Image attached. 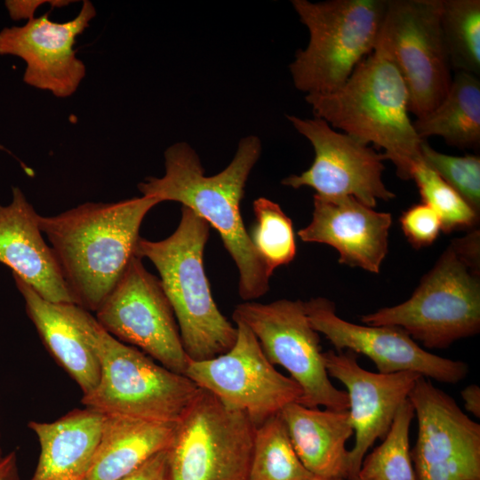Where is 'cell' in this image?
I'll use <instances>...</instances> for the list:
<instances>
[{
  "mask_svg": "<svg viewBox=\"0 0 480 480\" xmlns=\"http://www.w3.org/2000/svg\"><path fill=\"white\" fill-rule=\"evenodd\" d=\"M401 228L408 242L414 248L431 245L442 230L441 220L428 204H414L400 217Z\"/></svg>",
  "mask_w": 480,
  "mask_h": 480,
  "instance_id": "4dcf8cb0",
  "label": "cell"
},
{
  "mask_svg": "<svg viewBox=\"0 0 480 480\" xmlns=\"http://www.w3.org/2000/svg\"><path fill=\"white\" fill-rule=\"evenodd\" d=\"M415 413L406 399L399 407L392 425L380 445L366 453L357 478L361 480H417L409 441Z\"/></svg>",
  "mask_w": 480,
  "mask_h": 480,
  "instance_id": "4316f807",
  "label": "cell"
},
{
  "mask_svg": "<svg viewBox=\"0 0 480 480\" xmlns=\"http://www.w3.org/2000/svg\"><path fill=\"white\" fill-rule=\"evenodd\" d=\"M315 117L332 128L384 150L396 175L412 179L420 161L421 143L409 116L408 92L396 66L379 46L354 69L337 90L307 94Z\"/></svg>",
  "mask_w": 480,
  "mask_h": 480,
  "instance_id": "3957f363",
  "label": "cell"
},
{
  "mask_svg": "<svg viewBox=\"0 0 480 480\" xmlns=\"http://www.w3.org/2000/svg\"><path fill=\"white\" fill-rule=\"evenodd\" d=\"M464 401L465 410L476 418H480V388L476 384H471L464 388L460 392Z\"/></svg>",
  "mask_w": 480,
  "mask_h": 480,
  "instance_id": "836d02e7",
  "label": "cell"
},
{
  "mask_svg": "<svg viewBox=\"0 0 480 480\" xmlns=\"http://www.w3.org/2000/svg\"><path fill=\"white\" fill-rule=\"evenodd\" d=\"M1 439H2V435H1V430H0V462L1 460L4 459V452H3V448H2V444H1Z\"/></svg>",
  "mask_w": 480,
  "mask_h": 480,
  "instance_id": "d590c367",
  "label": "cell"
},
{
  "mask_svg": "<svg viewBox=\"0 0 480 480\" xmlns=\"http://www.w3.org/2000/svg\"><path fill=\"white\" fill-rule=\"evenodd\" d=\"M97 322L124 343L138 347L164 367L185 375L190 359L158 277L134 256L96 310Z\"/></svg>",
  "mask_w": 480,
  "mask_h": 480,
  "instance_id": "7c38bea8",
  "label": "cell"
},
{
  "mask_svg": "<svg viewBox=\"0 0 480 480\" xmlns=\"http://www.w3.org/2000/svg\"><path fill=\"white\" fill-rule=\"evenodd\" d=\"M95 16L92 3L84 0L78 14L68 21H52L47 12L28 20L24 26L4 28L0 31V55H13L25 61L23 81L27 84L57 98L70 97L86 74L74 45Z\"/></svg>",
  "mask_w": 480,
  "mask_h": 480,
  "instance_id": "2e32d148",
  "label": "cell"
},
{
  "mask_svg": "<svg viewBox=\"0 0 480 480\" xmlns=\"http://www.w3.org/2000/svg\"><path fill=\"white\" fill-rule=\"evenodd\" d=\"M479 231L456 238L403 303L361 317L396 326L427 348L442 349L480 331Z\"/></svg>",
  "mask_w": 480,
  "mask_h": 480,
  "instance_id": "8992f818",
  "label": "cell"
},
{
  "mask_svg": "<svg viewBox=\"0 0 480 480\" xmlns=\"http://www.w3.org/2000/svg\"><path fill=\"white\" fill-rule=\"evenodd\" d=\"M89 480H120L170 445L176 423L104 414Z\"/></svg>",
  "mask_w": 480,
  "mask_h": 480,
  "instance_id": "7402d4cb",
  "label": "cell"
},
{
  "mask_svg": "<svg viewBox=\"0 0 480 480\" xmlns=\"http://www.w3.org/2000/svg\"><path fill=\"white\" fill-rule=\"evenodd\" d=\"M408 399L418 421L411 450L417 480H480V424L422 376Z\"/></svg>",
  "mask_w": 480,
  "mask_h": 480,
  "instance_id": "4fadbf2b",
  "label": "cell"
},
{
  "mask_svg": "<svg viewBox=\"0 0 480 480\" xmlns=\"http://www.w3.org/2000/svg\"><path fill=\"white\" fill-rule=\"evenodd\" d=\"M256 222L250 238L268 274L295 257L292 222L278 204L260 197L253 202Z\"/></svg>",
  "mask_w": 480,
  "mask_h": 480,
  "instance_id": "83f0119b",
  "label": "cell"
},
{
  "mask_svg": "<svg viewBox=\"0 0 480 480\" xmlns=\"http://www.w3.org/2000/svg\"><path fill=\"white\" fill-rule=\"evenodd\" d=\"M278 414L296 454L315 477L348 480L346 443L354 430L348 410H321L294 402Z\"/></svg>",
  "mask_w": 480,
  "mask_h": 480,
  "instance_id": "ffe728a7",
  "label": "cell"
},
{
  "mask_svg": "<svg viewBox=\"0 0 480 480\" xmlns=\"http://www.w3.org/2000/svg\"><path fill=\"white\" fill-rule=\"evenodd\" d=\"M98 358L97 386L81 402L104 414L176 423L199 392L187 376L154 362L108 333L88 310L61 304Z\"/></svg>",
  "mask_w": 480,
  "mask_h": 480,
  "instance_id": "277c9868",
  "label": "cell"
},
{
  "mask_svg": "<svg viewBox=\"0 0 480 480\" xmlns=\"http://www.w3.org/2000/svg\"><path fill=\"white\" fill-rule=\"evenodd\" d=\"M74 1L67 0H36V1H20L7 0L4 4L7 8L10 17L13 20L22 19L31 20L34 18V13L37 8L44 4H50L52 7H62L73 3Z\"/></svg>",
  "mask_w": 480,
  "mask_h": 480,
  "instance_id": "d6a6232c",
  "label": "cell"
},
{
  "mask_svg": "<svg viewBox=\"0 0 480 480\" xmlns=\"http://www.w3.org/2000/svg\"><path fill=\"white\" fill-rule=\"evenodd\" d=\"M0 480H20L17 453L12 451L0 462Z\"/></svg>",
  "mask_w": 480,
  "mask_h": 480,
  "instance_id": "e575fe53",
  "label": "cell"
},
{
  "mask_svg": "<svg viewBox=\"0 0 480 480\" xmlns=\"http://www.w3.org/2000/svg\"><path fill=\"white\" fill-rule=\"evenodd\" d=\"M287 119L311 143L315 158L308 170L284 178L283 185L295 189L309 187L326 197L350 196L372 208L379 200L396 196L382 180L383 154L336 132L321 118L287 116Z\"/></svg>",
  "mask_w": 480,
  "mask_h": 480,
  "instance_id": "5bb4252c",
  "label": "cell"
},
{
  "mask_svg": "<svg viewBox=\"0 0 480 480\" xmlns=\"http://www.w3.org/2000/svg\"><path fill=\"white\" fill-rule=\"evenodd\" d=\"M260 154V139L244 137L229 164L206 176L196 150L187 142H177L164 151V175L148 177L138 184L142 196L160 203L179 202L219 232L238 269V293L247 301L269 289L270 276L245 229L240 210L246 181Z\"/></svg>",
  "mask_w": 480,
  "mask_h": 480,
  "instance_id": "6da1fadb",
  "label": "cell"
},
{
  "mask_svg": "<svg viewBox=\"0 0 480 480\" xmlns=\"http://www.w3.org/2000/svg\"><path fill=\"white\" fill-rule=\"evenodd\" d=\"M235 323L237 336L232 348L207 360H190L185 376L258 427L285 405L300 403L302 390L269 362L252 331Z\"/></svg>",
  "mask_w": 480,
  "mask_h": 480,
  "instance_id": "8fae6325",
  "label": "cell"
},
{
  "mask_svg": "<svg viewBox=\"0 0 480 480\" xmlns=\"http://www.w3.org/2000/svg\"><path fill=\"white\" fill-rule=\"evenodd\" d=\"M423 162L451 185L479 214L480 157L476 155L450 156L421 143Z\"/></svg>",
  "mask_w": 480,
  "mask_h": 480,
  "instance_id": "f546056e",
  "label": "cell"
},
{
  "mask_svg": "<svg viewBox=\"0 0 480 480\" xmlns=\"http://www.w3.org/2000/svg\"><path fill=\"white\" fill-rule=\"evenodd\" d=\"M388 0H292L309 33L290 72L297 90L324 94L340 88L377 44Z\"/></svg>",
  "mask_w": 480,
  "mask_h": 480,
  "instance_id": "52a82bcc",
  "label": "cell"
},
{
  "mask_svg": "<svg viewBox=\"0 0 480 480\" xmlns=\"http://www.w3.org/2000/svg\"><path fill=\"white\" fill-rule=\"evenodd\" d=\"M440 28L451 68L480 75V1L442 0Z\"/></svg>",
  "mask_w": 480,
  "mask_h": 480,
  "instance_id": "484cf974",
  "label": "cell"
},
{
  "mask_svg": "<svg viewBox=\"0 0 480 480\" xmlns=\"http://www.w3.org/2000/svg\"><path fill=\"white\" fill-rule=\"evenodd\" d=\"M255 429L245 413L200 388L165 450L169 480H247Z\"/></svg>",
  "mask_w": 480,
  "mask_h": 480,
  "instance_id": "ba28073f",
  "label": "cell"
},
{
  "mask_svg": "<svg viewBox=\"0 0 480 480\" xmlns=\"http://www.w3.org/2000/svg\"><path fill=\"white\" fill-rule=\"evenodd\" d=\"M120 480H169L165 451L155 454Z\"/></svg>",
  "mask_w": 480,
  "mask_h": 480,
  "instance_id": "1f68e13d",
  "label": "cell"
},
{
  "mask_svg": "<svg viewBox=\"0 0 480 480\" xmlns=\"http://www.w3.org/2000/svg\"><path fill=\"white\" fill-rule=\"evenodd\" d=\"M26 311L47 350L76 382L83 396L92 392L100 376L97 356L61 304L42 298L30 285L12 276Z\"/></svg>",
  "mask_w": 480,
  "mask_h": 480,
  "instance_id": "603a6c76",
  "label": "cell"
},
{
  "mask_svg": "<svg viewBox=\"0 0 480 480\" xmlns=\"http://www.w3.org/2000/svg\"><path fill=\"white\" fill-rule=\"evenodd\" d=\"M412 179L415 180L422 203L438 215L442 231L447 234L476 225L479 214L423 160L414 166Z\"/></svg>",
  "mask_w": 480,
  "mask_h": 480,
  "instance_id": "f1b7e54d",
  "label": "cell"
},
{
  "mask_svg": "<svg viewBox=\"0 0 480 480\" xmlns=\"http://www.w3.org/2000/svg\"><path fill=\"white\" fill-rule=\"evenodd\" d=\"M0 150H6L8 151L4 146L0 145Z\"/></svg>",
  "mask_w": 480,
  "mask_h": 480,
  "instance_id": "74e56055",
  "label": "cell"
},
{
  "mask_svg": "<svg viewBox=\"0 0 480 480\" xmlns=\"http://www.w3.org/2000/svg\"><path fill=\"white\" fill-rule=\"evenodd\" d=\"M304 307L312 327L324 334L336 351L366 356L380 373L410 372L446 384H457L468 373L466 363L427 351L399 327L346 321L336 314L334 304L323 297L310 299Z\"/></svg>",
  "mask_w": 480,
  "mask_h": 480,
  "instance_id": "9a60e30c",
  "label": "cell"
},
{
  "mask_svg": "<svg viewBox=\"0 0 480 480\" xmlns=\"http://www.w3.org/2000/svg\"><path fill=\"white\" fill-rule=\"evenodd\" d=\"M442 0H388L377 46L399 70L409 113L420 118L445 97L452 76L440 28Z\"/></svg>",
  "mask_w": 480,
  "mask_h": 480,
  "instance_id": "30bf717a",
  "label": "cell"
},
{
  "mask_svg": "<svg viewBox=\"0 0 480 480\" xmlns=\"http://www.w3.org/2000/svg\"><path fill=\"white\" fill-rule=\"evenodd\" d=\"M328 375L347 388L348 413L355 434L349 450V476L354 480L363 459L377 439L388 432L401 404L420 375L410 372L380 373L361 367L350 350L324 352Z\"/></svg>",
  "mask_w": 480,
  "mask_h": 480,
  "instance_id": "e0dca14e",
  "label": "cell"
},
{
  "mask_svg": "<svg viewBox=\"0 0 480 480\" xmlns=\"http://www.w3.org/2000/svg\"><path fill=\"white\" fill-rule=\"evenodd\" d=\"M276 414L256 427L247 480H314Z\"/></svg>",
  "mask_w": 480,
  "mask_h": 480,
  "instance_id": "d4e9b609",
  "label": "cell"
},
{
  "mask_svg": "<svg viewBox=\"0 0 480 480\" xmlns=\"http://www.w3.org/2000/svg\"><path fill=\"white\" fill-rule=\"evenodd\" d=\"M39 214L21 189L12 188L10 204H0V262L44 300L77 305L52 247L44 240Z\"/></svg>",
  "mask_w": 480,
  "mask_h": 480,
  "instance_id": "d6986e66",
  "label": "cell"
},
{
  "mask_svg": "<svg viewBox=\"0 0 480 480\" xmlns=\"http://www.w3.org/2000/svg\"><path fill=\"white\" fill-rule=\"evenodd\" d=\"M354 480H361V479H359V478L356 477V478H355Z\"/></svg>",
  "mask_w": 480,
  "mask_h": 480,
  "instance_id": "f35d334b",
  "label": "cell"
},
{
  "mask_svg": "<svg viewBox=\"0 0 480 480\" xmlns=\"http://www.w3.org/2000/svg\"><path fill=\"white\" fill-rule=\"evenodd\" d=\"M232 318L244 324L269 362L284 368L300 386L302 397L299 404L348 410L347 392L337 388L329 378L319 334L310 324L303 301H246L236 307Z\"/></svg>",
  "mask_w": 480,
  "mask_h": 480,
  "instance_id": "9c48e42d",
  "label": "cell"
},
{
  "mask_svg": "<svg viewBox=\"0 0 480 480\" xmlns=\"http://www.w3.org/2000/svg\"><path fill=\"white\" fill-rule=\"evenodd\" d=\"M314 480H341V479H323V478L315 477Z\"/></svg>",
  "mask_w": 480,
  "mask_h": 480,
  "instance_id": "8d00e7d4",
  "label": "cell"
},
{
  "mask_svg": "<svg viewBox=\"0 0 480 480\" xmlns=\"http://www.w3.org/2000/svg\"><path fill=\"white\" fill-rule=\"evenodd\" d=\"M159 203L142 196L85 203L52 217L39 215V228L77 306L96 312L136 256L142 220Z\"/></svg>",
  "mask_w": 480,
  "mask_h": 480,
  "instance_id": "7a4b0ae2",
  "label": "cell"
},
{
  "mask_svg": "<svg viewBox=\"0 0 480 480\" xmlns=\"http://www.w3.org/2000/svg\"><path fill=\"white\" fill-rule=\"evenodd\" d=\"M103 417V413L84 407L52 422L29 421L28 427L40 446L30 480H89Z\"/></svg>",
  "mask_w": 480,
  "mask_h": 480,
  "instance_id": "44dd1931",
  "label": "cell"
},
{
  "mask_svg": "<svg viewBox=\"0 0 480 480\" xmlns=\"http://www.w3.org/2000/svg\"><path fill=\"white\" fill-rule=\"evenodd\" d=\"M210 225L192 210L181 207L175 231L167 238L140 237L135 255L148 259L157 269L172 308L183 348L192 361L226 353L234 345L236 326L218 308L204 268V250Z\"/></svg>",
  "mask_w": 480,
  "mask_h": 480,
  "instance_id": "5b68a950",
  "label": "cell"
},
{
  "mask_svg": "<svg viewBox=\"0 0 480 480\" xmlns=\"http://www.w3.org/2000/svg\"><path fill=\"white\" fill-rule=\"evenodd\" d=\"M420 139L440 136L450 146L476 149L480 146V81L457 72L443 100L428 114L412 122Z\"/></svg>",
  "mask_w": 480,
  "mask_h": 480,
  "instance_id": "cb8c5ba5",
  "label": "cell"
},
{
  "mask_svg": "<svg viewBox=\"0 0 480 480\" xmlns=\"http://www.w3.org/2000/svg\"><path fill=\"white\" fill-rule=\"evenodd\" d=\"M313 205L311 222L299 230L300 238L333 247L341 264L378 274L388 253L391 214L350 196L315 194Z\"/></svg>",
  "mask_w": 480,
  "mask_h": 480,
  "instance_id": "ac0fdd59",
  "label": "cell"
}]
</instances>
